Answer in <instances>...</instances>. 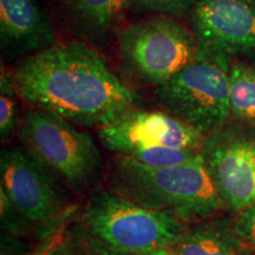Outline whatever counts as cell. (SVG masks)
<instances>
[{
	"label": "cell",
	"instance_id": "7",
	"mask_svg": "<svg viewBox=\"0 0 255 255\" xmlns=\"http://www.w3.org/2000/svg\"><path fill=\"white\" fill-rule=\"evenodd\" d=\"M188 15L202 52L255 68V6L239 0H197Z\"/></svg>",
	"mask_w": 255,
	"mask_h": 255
},
{
	"label": "cell",
	"instance_id": "25",
	"mask_svg": "<svg viewBox=\"0 0 255 255\" xmlns=\"http://www.w3.org/2000/svg\"><path fill=\"white\" fill-rule=\"evenodd\" d=\"M127 1H128V4H129V0H127Z\"/></svg>",
	"mask_w": 255,
	"mask_h": 255
},
{
	"label": "cell",
	"instance_id": "23",
	"mask_svg": "<svg viewBox=\"0 0 255 255\" xmlns=\"http://www.w3.org/2000/svg\"><path fill=\"white\" fill-rule=\"evenodd\" d=\"M239 1L246 2V4H250V5L255 6V0H239Z\"/></svg>",
	"mask_w": 255,
	"mask_h": 255
},
{
	"label": "cell",
	"instance_id": "11",
	"mask_svg": "<svg viewBox=\"0 0 255 255\" xmlns=\"http://www.w3.org/2000/svg\"><path fill=\"white\" fill-rule=\"evenodd\" d=\"M0 41L7 56H31L55 45L52 21L38 0H0Z\"/></svg>",
	"mask_w": 255,
	"mask_h": 255
},
{
	"label": "cell",
	"instance_id": "3",
	"mask_svg": "<svg viewBox=\"0 0 255 255\" xmlns=\"http://www.w3.org/2000/svg\"><path fill=\"white\" fill-rule=\"evenodd\" d=\"M82 220L84 231L96 240L131 255L171 247L189 229L171 213L145 208L107 190L92 194Z\"/></svg>",
	"mask_w": 255,
	"mask_h": 255
},
{
	"label": "cell",
	"instance_id": "24",
	"mask_svg": "<svg viewBox=\"0 0 255 255\" xmlns=\"http://www.w3.org/2000/svg\"><path fill=\"white\" fill-rule=\"evenodd\" d=\"M49 248H50V246L47 247V248H45V250H44V252H43V254H41V255H47V252H49Z\"/></svg>",
	"mask_w": 255,
	"mask_h": 255
},
{
	"label": "cell",
	"instance_id": "16",
	"mask_svg": "<svg viewBox=\"0 0 255 255\" xmlns=\"http://www.w3.org/2000/svg\"><path fill=\"white\" fill-rule=\"evenodd\" d=\"M18 95L15 89L13 72L1 66L0 76V137L1 142L7 141L17 128H19V110L15 101Z\"/></svg>",
	"mask_w": 255,
	"mask_h": 255
},
{
	"label": "cell",
	"instance_id": "20",
	"mask_svg": "<svg viewBox=\"0 0 255 255\" xmlns=\"http://www.w3.org/2000/svg\"><path fill=\"white\" fill-rule=\"evenodd\" d=\"M0 202H1V223L6 231L12 234L23 232V221H28L6 196L4 190L0 189Z\"/></svg>",
	"mask_w": 255,
	"mask_h": 255
},
{
	"label": "cell",
	"instance_id": "19",
	"mask_svg": "<svg viewBox=\"0 0 255 255\" xmlns=\"http://www.w3.org/2000/svg\"><path fill=\"white\" fill-rule=\"evenodd\" d=\"M233 228L252 251H255V205L239 213Z\"/></svg>",
	"mask_w": 255,
	"mask_h": 255
},
{
	"label": "cell",
	"instance_id": "9",
	"mask_svg": "<svg viewBox=\"0 0 255 255\" xmlns=\"http://www.w3.org/2000/svg\"><path fill=\"white\" fill-rule=\"evenodd\" d=\"M101 143L119 155L154 146L201 149L206 136L165 111L130 108L98 127Z\"/></svg>",
	"mask_w": 255,
	"mask_h": 255
},
{
	"label": "cell",
	"instance_id": "10",
	"mask_svg": "<svg viewBox=\"0 0 255 255\" xmlns=\"http://www.w3.org/2000/svg\"><path fill=\"white\" fill-rule=\"evenodd\" d=\"M1 190L30 222L50 221L65 205L57 175L26 149H4L0 156Z\"/></svg>",
	"mask_w": 255,
	"mask_h": 255
},
{
	"label": "cell",
	"instance_id": "6",
	"mask_svg": "<svg viewBox=\"0 0 255 255\" xmlns=\"http://www.w3.org/2000/svg\"><path fill=\"white\" fill-rule=\"evenodd\" d=\"M119 50L124 68L155 87L202 55L193 30L167 15L128 25L119 34Z\"/></svg>",
	"mask_w": 255,
	"mask_h": 255
},
{
	"label": "cell",
	"instance_id": "17",
	"mask_svg": "<svg viewBox=\"0 0 255 255\" xmlns=\"http://www.w3.org/2000/svg\"><path fill=\"white\" fill-rule=\"evenodd\" d=\"M197 0H129L128 7L135 12H149L167 17L189 14Z\"/></svg>",
	"mask_w": 255,
	"mask_h": 255
},
{
	"label": "cell",
	"instance_id": "2",
	"mask_svg": "<svg viewBox=\"0 0 255 255\" xmlns=\"http://www.w3.org/2000/svg\"><path fill=\"white\" fill-rule=\"evenodd\" d=\"M114 193L137 205L163 210L190 222L214 215L225 203L205 159L176 167H150L119 155L110 174Z\"/></svg>",
	"mask_w": 255,
	"mask_h": 255
},
{
	"label": "cell",
	"instance_id": "14",
	"mask_svg": "<svg viewBox=\"0 0 255 255\" xmlns=\"http://www.w3.org/2000/svg\"><path fill=\"white\" fill-rule=\"evenodd\" d=\"M78 21L96 33L110 31L121 12L128 7L127 0H64Z\"/></svg>",
	"mask_w": 255,
	"mask_h": 255
},
{
	"label": "cell",
	"instance_id": "8",
	"mask_svg": "<svg viewBox=\"0 0 255 255\" xmlns=\"http://www.w3.org/2000/svg\"><path fill=\"white\" fill-rule=\"evenodd\" d=\"M201 152L227 208L239 214L255 205V133L221 129L206 136Z\"/></svg>",
	"mask_w": 255,
	"mask_h": 255
},
{
	"label": "cell",
	"instance_id": "18",
	"mask_svg": "<svg viewBox=\"0 0 255 255\" xmlns=\"http://www.w3.org/2000/svg\"><path fill=\"white\" fill-rule=\"evenodd\" d=\"M66 241L76 255H131L102 244L101 241L88 234L84 228L76 229Z\"/></svg>",
	"mask_w": 255,
	"mask_h": 255
},
{
	"label": "cell",
	"instance_id": "12",
	"mask_svg": "<svg viewBox=\"0 0 255 255\" xmlns=\"http://www.w3.org/2000/svg\"><path fill=\"white\" fill-rule=\"evenodd\" d=\"M170 248L176 255H251L233 225L209 221L189 227Z\"/></svg>",
	"mask_w": 255,
	"mask_h": 255
},
{
	"label": "cell",
	"instance_id": "5",
	"mask_svg": "<svg viewBox=\"0 0 255 255\" xmlns=\"http://www.w3.org/2000/svg\"><path fill=\"white\" fill-rule=\"evenodd\" d=\"M21 144L73 190L94 183L102 155L94 138L58 115L33 108L18 128Z\"/></svg>",
	"mask_w": 255,
	"mask_h": 255
},
{
	"label": "cell",
	"instance_id": "1",
	"mask_svg": "<svg viewBox=\"0 0 255 255\" xmlns=\"http://www.w3.org/2000/svg\"><path fill=\"white\" fill-rule=\"evenodd\" d=\"M12 72L24 101L77 126L100 127L139 101L100 53L79 41L25 57Z\"/></svg>",
	"mask_w": 255,
	"mask_h": 255
},
{
	"label": "cell",
	"instance_id": "21",
	"mask_svg": "<svg viewBox=\"0 0 255 255\" xmlns=\"http://www.w3.org/2000/svg\"><path fill=\"white\" fill-rule=\"evenodd\" d=\"M47 255H76L72 248L70 247L68 241H64L63 238H56L50 245Z\"/></svg>",
	"mask_w": 255,
	"mask_h": 255
},
{
	"label": "cell",
	"instance_id": "4",
	"mask_svg": "<svg viewBox=\"0 0 255 255\" xmlns=\"http://www.w3.org/2000/svg\"><path fill=\"white\" fill-rule=\"evenodd\" d=\"M231 63L202 52L200 58L154 89L158 107L202 135L223 129L231 116Z\"/></svg>",
	"mask_w": 255,
	"mask_h": 255
},
{
	"label": "cell",
	"instance_id": "15",
	"mask_svg": "<svg viewBox=\"0 0 255 255\" xmlns=\"http://www.w3.org/2000/svg\"><path fill=\"white\" fill-rule=\"evenodd\" d=\"M127 156L136 159L139 163L158 168L176 167V165L194 163L205 159L201 149L174 148V146H154V148L137 150Z\"/></svg>",
	"mask_w": 255,
	"mask_h": 255
},
{
	"label": "cell",
	"instance_id": "13",
	"mask_svg": "<svg viewBox=\"0 0 255 255\" xmlns=\"http://www.w3.org/2000/svg\"><path fill=\"white\" fill-rule=\"evenodd\" d=\"M231 116L255 128V68L240 62L229 66Z\"/></svg>",
	"mask_w": 255,
	"mask_h": 255
},
{
	"label": "cell",
	"instance_id": "22",
	"mask_svg": "<svg viewBox=\"0 0 255 255\" xmlns=\"http://www.w3.org/2000/svg\"><path fill=\"white\" fill-rule=\"evenodd\" d=\"M149 255H176L174 253L170 248H162V250H158L154 252V253L149 254Z\"/></svg>",
	"mask_w": 255,
	"mask_h": 255
}]
</instances>
